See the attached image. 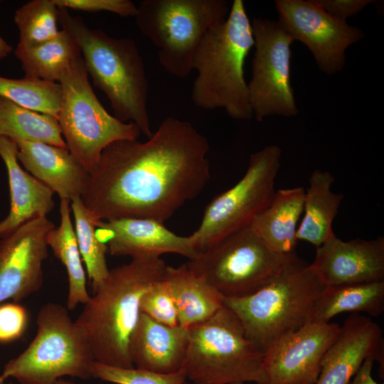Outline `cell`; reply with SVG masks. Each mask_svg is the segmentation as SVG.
<instances>
[{
	"label": "cell",
	"mask_w": 384,
	"mask_h": 384,
	"mask_svg": "<svg viewBox=\"0 0 384 384\" xmlns=\"http://www.w3.org/2000/svg\"><path fill=\"white\" fill-rule=\"evenodd\" d=\"M209 150L208 139L191 122L167 117L146 142L122 139L106 146L81 200L95 221L164 223L209 181Z\"/></svg>",
	"instance_id": "6da1fadb"
},
{
	"label": "cell",
	"mask_w": 384,
	"mask_h": 384,
	"mask_svg": "<svg viewBox=\"0 0 384 384\" xmlns=\"http://www.w3.org/2000/svg\"><path fill=\"white\" fill-rule=\"evenodd\" d=\"M166 266L161 257H145L132 259L128 264L110 270L75 321L94 361L122 368H134L129 343L142 314L141 299L163 278Z\"/></svg>",
	"instance_id": "7a4b0ae2"
},
{
	"label": "cell",
	"mask_w": 384,
	"mask_h": 384,
	"mask_svg": "<svg viewBox=\"0 0 384 384\" xmlns=\"http://www.w3.org/2000/svg\"><path fill=\"white\" fill-rule=\"evenodd\" d=\"M58 21L79 44L88 75L108 98L114 117L122 122H133L141 134L151 137L149 82L136 41L92 29L65 8L58 7Z\"/></svg>",
	"instance_id": "3957f363"
},
{
	"label": "cell",
	"mask_w": 384,
	"mask_h": 384,
	"mask_svg": "<svg viewBox=\"0 0 384 384\" xmlns=\"http://www.w3.org/2000/svg\"><path fill=\"white\" fill-rule=\"evenodd\" d=\"M253 46L251 23L244 3L234 0L226 20L209 28L196 50L193 70L197 75L191 99L196 107L223 108L233 119H252L244 65Z\"/></svg>",
	"instance_id": "277c9868"
},
{
	"label": "cell",
	"mask_w": 384,
	"mask_h": 384,
	"mask_svg": "<svg viewBox=\"0 0 384 384\" xmlns=\"http://www.w3.org/2000/svg\"><path fill=\"white\" fill-rule=\"evenodd\" d=\"M326 285L311 264L294 253L266 286L224 305L240 320L245 336L262 353L280 337L309 321L314 304Z\"/></svg>",
	"instance_id": "5b68a950"
},
{
	"label": "cell",
	"mask_w": 384,
	"mask_h": 384,
	"mask_svg": "<svg viewBox=\"0 0 384 384\" xmlns=\"http://www.w3.org/2000/svg\"><path fill=\"white\" fill-rule=\"evenodd\" d=\"M189 331L182 370L193 384H267L263 353L247 338L229 308L224 305Z\"/></svg>",
	"instance_id": "8992f818"
},
{
	"label": "cell",
	"mask_w": 384,
	"mask_h": 384,
	"mask_svg": "<svg viewBox=\"0 0 384 384\" xmlns=\"http://www.w3.org/2000/svg\"><path fill=\"white\" fill-rule=\"evenodd\" d=\"M229 12L225 0H142L134 17L140 32L156 47L163 68L186 78L203 36Z\"/></svg>",
	"instance_id": "52a82bcc"
},
{
	"label": "cell",
	"mask_w": 384,
	"mask_h": 384,
	"mask_svg": "<svg viewBox=\"0 0 384 384\" xmlns=\"http://www.w3.org/2000/svg\"><path fill=\"white\" fill-rule=\"evenodd\" d=\"M36 334L28 347L4 367L1 375L19 384H55L63 376L92 378L87 341L68 309L49 302L40 309Z\"/></svg>",
	"instance_id": "ba28073f"
},
{
	"label": "cell",
	"mask_w": 384,
	"mask_h": 384,
	"mask_svg": "<svg viewBox=\"0 0 384 384\" xmlns=\"http://www.w3.org/2000/svg\"><path fill=\"white\" fill-rule=\"evenodd\" d=\"M58 82L62 100L57 119L62 134L70 153L89 174L109 144L140 136L135 124L122 122L104 108L89 82L82 56L70 63Z\"/></svg>",
	"instance_id": "9c48e42d"
},
{
	"label": "cell",
	"mask_w": 384,
	"mask_h": 384,
	"mask_svg": "<svg viewBox=\"0 0 384 384\" xmlns=\"http://www.w3.org/2000/svg\"><path fill=\"white\" fill-rule=\"evenodd\" d=\"M294 253L274 252L249 225L220 240L186 265L225 299L242 298L273 280Z\"/></svg>",
	"instance_id": "30bf717a"
},
{
	"label": "cell",
	"mask_w": 384,
	"mask_h": 384,
	"mask_svg": "<svg viewBox=\"0 0 384 384\" xmlns=\"http://www.w3.org/2000/svg\"><path fill=\"white\" fill-rule=\"evenodd\" d=\"M282 151L268 145L252 154L243 177L207 206L198 229L189 235L198 253L240 229L270 203Z\"/></svg>",
	"instance_id": "8fae6325"
},
{
	"label": "cell",
	"mask_w": 384,
	"mask_h": 384,
	"mask_svg": "<svg viewBox=\"0 0 384 384\" xmlns=\"http://www.w3.org/2000/svg\"><path fill=\"white\" fill-rule=\"evenodd\" d=\"M255 50L247 83L250 104L257 122L267 117L298 113L291 85V45L294 39L278 21L262 18L251 22Z\"/></svg>",
	"instance_id": "7c38bea8"
},
{
	"label": "cell",
	"mask_w": 384,
	"mask_h": 384,
	"mask_svg": "<svg viewBox=\"0 0 384 384\" xmlns=\"http://www.w3.org/2000/svg\"><path fill=\"white\" fill-rule=\"evenodd\" d=\"M275 6L277 21L294 41L309 49L327 75L342 70L346 49L364 37L360 28L334 18L313 0H277Z\"/></svg>",
	"instance_id": "4fadbf2b"
},
{
	"label": "cell",
	"mask_w": 384,
	"mask_h": 384,
	"mask_svg": "<svg viewBox=\"0 0 384 384\" xmlns=\"http://www.w3.org/2000/svg\"><path fill=\"white\" fill-rule=\"evenodd\" d=\"M340 328L336 323L308 322L276 340L263 353L267 384H314Z\"/></svg>",
	"instance_id": "5bb4252c"
},
{
	"label": "cell",
	"mask_w": 384,
	"mask_h": 384,
	"mask_svg": "<svg viewBox=\"0 0 384 384\" xmlns=\"http://www.w3.org/2000/svg\"><path fill=\"white\" fill-rule=\"evenodd\" d=\"M55 228L46 216L31 220L0 240V304L38 292L48 257L47 237Z\"/></svg>",
	"instance_id": "9a60e30c"
},
{
	"label": "cell",
	"mask_w": 384,
	"mask_h": 384,
	"mask_svg": "<svg viewBox=\"0 0 384 384\" xmlns=\"http://www.w3.org/2000/svg\"><path fill=\"white\" fill-rule=\"evenodd\" d=\"M96 234L113 256L137 259L175 253L190 260L199 254L190 236L178 235L164 223L148 218L99 220L96 223Z\"/></svg>",
	"instance_id": "2e32d148"
},
{
	"label": "cell",
	"mask_w": 384,
	"mask_h": 384,
	"mask_svg": "<svg viewBox=\"0 0 384 384\" xmlns=\"http://www.w3.org/2000/svg\"><path fill=\"white\" fill-rule=\"evenodd\" d=\"M311 265L326 286L384 281V238L343 241L335 235L317 247Z\"/></svg>",
	"instance_id": "e0dca14e"
},
{
	"label": "cell",
	"mask_w": 384,
	"mask_h": 384,
	"mask_svg": "<svg viewBox=\"0 0 384 384\" xmlns=\"http://www.w3.org/2000/svg\"><path fill=\"white\" fill-rule=\"evenodd\" d=\"M383 331L370 318L353 313L325 353L314 384H349L368 357L381 360Z\"/></svg>",
	"instance_id": "ac0fdd59"
},
{
	"label": "cell",
	"mask_w": 384,
	"mask_h": 384,
	"mask_svg": "<svg viewBox=\"0 0 384 384\" xmlns=\"http://www.w3.org/2000/svg\"><path fill=\"white\" fill-rule=\"evenodd\" d=\"M189 329L159 323L141 314L129 343L134 368L160 373L182 369L189 341Z\"/></svg>",
	"instance_id": "d6986e66"
},
{
	"label": "cell",
	"mask_w": 384,
	"mask_h": 384,
	"mask_svg": "<svg viewBox=\"0 0 384 384\" xmlns=\"http://www.w3.org/2000/svg\"><path fill=\"white\" fill-rule=\"evenodd\" d=\"M17 159L32 176L60 199L70 201L82 195L90 174L68 149L40 142L18 141Z\"/></svg>",
	"instance_id": "ffe728a7"
},
{
	"label": "cell",
	"mask_w": 384,
	"mask_h": 384,
	"mask_svg": "<svg viewBox=\"0 0 384 384\" xmlns=\"http://www.w3.org/2000/svg\"><path fill=\"white\" fill-rule=\"evenodd\" d=\"M16 142L0 135V156L8 173L11 206L0 221V238L13 233L25 223L46 216L54 208V192L19 165Z\"/></svg>",
	"instance_id": "44dd1931"
},
{
	"label": "cell",
	"mask_w": 384,
	"mask_h": 384,
	"mask_svg": "<svg viewBox=\"0 0 384 384\" xmlns=\"http://www.w3.org/2000/svg\"><path fill=\"white\" fill-rule=\"evenodd\" d=\"M304 193L303 187L275 191L270 204L250 224L263 242L277 253L295 252L298 222L304 211Z\"/></svg>",
	"instance_id": "7402d4cb"
},
{
	"label": "cell",
	"mask_w": 384,
	"mask_h": 384,
	"mask_svg": "<svg viewBox=\"0 0 384 384\" xmlns=\"http://www.w3.org/2000/svg\"><path fill=\"white\" fill-rule=\"evenodd\" d=\"M174 301L178 325L191 329L213 316L224 306L225 298L186 263L166 266L163 277Z\"/></svg>",
	"instance_id": "603a6c76"
},
{
	"label": "cell",
	"mask_w": 384,
	"mask_h": 384,
	"mask_svg": "<svg viewBox=\"0 0 384 384\" xmlns=\"http://www.w3.org/2000/svg\"><path fill=\"white\" fill-rule=\"evenodd\" d=\"M335 181L328 171L314 170L305 191L304 216L297 231V240L319 247L335 235L332 225L343 196L332 191Z\"/></svg>",
	"instance_id": "cb8c5ba5"
},
{
	"label": "cell",
	"mask_w": 384,
	"mask_h": 384,
	"mask_svg": "<svg viewBox=\"0 0 384 384\" xmlns=\"http://www.w3.org/2000/svg\"><path fill=\"white\" fill-rule=\"evenodd\" d=\"M384 311V281L326 286L316 302L309 322L328 323L343 312Z\"/></svg>",
	"instance_id": "d4e9b609"
},
{
	"label": "cell",
	"mask_w": 384,
	"mask_h": 384,
	"mask_svg": "<svg viewBox=\"0 0 384 384\" xmlns=\"http://www.w3.org/2000/svg\"><path fill=\"white\" fill-rule=\"evenodd\" d=\"M25 76L59 82L70 63L82 56L75 38L62 29L53 38L14 50Z\"/></svg>",
	"instance_id": "484cf974"
},
{
	"label": "cell",
	"mask_w": 384,
	"mask_h": 384,
	"mask_svg": "<svg viewBox=\"0 0 384 384\" xmlns=\"http://www.w3.org/2000/svg\"><path fill=\"white\" fill-rule=\"evenodd\" d=\"M70 203L68 199H60V225L49 232L47 243L68 272L69 289L66 307L73 310L80 304H85L90 296L87 291L85 274L71 222Z\"/></svg>",
	"instance_id": "4316f807"
},
{
	"label": "cell",
	"mask_w": 384,
	"mask_h": 384,
	"mask_svg": "<svg viewBox=\"0 0 384 384\" xmlns=\"http://www.w3.org/2000/svg\"><path fill=\"white\" fill-rule=\"evenodd\" d=\"M0 135L14 142H40L68 149L55 117L23 107L1 95Z\"/></svg>",
	"instance_id": "83f0119b"
},
{
	"label": "cell",
	"mask_w": 384,
	"mask_h": 384,
	"mask_svg": "<svg viewBox=\"0 0 384 384\" xmlns=\"http://www.w3.org/2000/svg\"><path fill=\"white\" fill-rule=\"evenodd\" d=\"M0 95L23 107L57 119L62 88L58 82L33 77L11 79L0 76Z\"/></svg>",
	"instance_id": "f1b7e54d"
},
{
	"label": "cell",
	"mask_w": 384,
	"mask_h": 384,
	"mask_svg": "<svg viewBox=\"0 0 384 384\" xmlns=\"http://www.w3.org/2000/svg\"><path fill=\"white\" fill-rule=\"evenodd\" d=\"M75 220V232L82 260L85 262L92 293L107 277L110 270L106 261L107 245L96 234V223L81 198L70 201Z\"/></svg>",
	"instance_id": "f546056e"
},
{
	"label": "cell",
	"mask_w": 384,
	"mask_h": 384,
	"mask_svg": "<svg viewBox=\"0 0 384 384\" xmlns=\"http://www.w3.org/2000/svg\"><path fill=\"white\" fill-rule=\"evenodd\" d=\"M58 7L53 0H32L18 8L14 21L19 31L18 48H26L57 36Z\"/></svg>",
	"instance_id": "4dcf8cb0"
},
{
	"label": "cell",
	"mask_w": 384,
	"mask_h": 384,
	"mask_svg": "<svg viewBox=\"0 0 384 384\" xmlns=\"http://www.w3.org/2000/svg\"><path fill=\"white\" fill-rule=\"evenodd\" d=\"M92 377L115 384H184L186 377L183 370L174 373H160L132 368H122L105 365L93 361Z\"/></svg>",
	"instance_id": "1f68e13d"
},
{
	"label": "cell",
	"mask_w": 384,
	"mask_h": 384,
	"mask_svg": "<svg viewBox=\"0 0 384 384\" xmlns=\"http://www.w3.org/2000/svg\"><path fill=\"white\" fill-rule=\"evenodd\" d=\"M140 309L142 313L159 323L171 326L178 325L176 307L163 278L143 294Z\"/></svg>",
	"instance_id": "d6a6232c"
},
{
	"label": "cell",
	"mask_w": 384,
	"mask_h": 384,
	"mask_svg": "<svg viewBox=\"0 0 384 384\" xmlns=\"http://www.w3.org/2000/svg\"><path fill=\"white\" fill-rule=\"evenodd\" d=\"M28 321L27 310L18 302L0 304V343H9L21 338Z\"/></svg>",
	"instance_id": "836d02e7"
},
{
	"label": "cell",
	"mask_w": 384,
	"mask_h": 384,
	"mask_svg": "<svg viewBox=\"0 0 384 384\" xmlns=\"http://www.w3.org/2000/svg\"><path fill=\"white\" fill-rule=\"evenodd\" d=\"M59 8L96 12L105 11L122 17L135 16L137 6L130 0H53Z\"/></svg>",
	"instance_id": "e575fe53"
},
{
	"label": "cell",
	"mask_w": 384,
	"mask_h": 384,
	"mask_svg": "<svg viewBox=\"0 0 384 384\" xmlns=\"http://www.w3.org/2000/svg\"><path fill=\"white\" fill-rule=\"evenodd\" d=\"M313 1L334 18L346 22V18L359 13L372 0H313Z\"/></svg>",
	"instance_id": "d590c367"
},
{
	"label": "cell",
	"mask_w": 384,
	"mask_h": 384,
	"mask_svg": "<svg viewBox=\"0 0 384 384\" xmlns=\"http://www.w3.org/2000/svg\"><path fill=\"white\" fill-rule=\"evenodd\" d=\"M374 361V357L367 358L349 384H384L377 383L372 376V369Z\"/></svg>",
	"instance_id": "8d00e7d4"
},
{
	"label": "cell",
	"mask_w": 384,
	"mask_h": 384,
	"mask_svg": "<svg viewBox=\"0 0 384 384\" xmlns=\"http://www.w3.org/2000/svg\"><path fill=\"white\" fill-rule=\"evenodd\" d=\"M12 50V46L0 36V60L6 58Z\"/></svg>",
	"instance_id": "74e56055"
},
{
	"label": "cell",
	"mask_w": 384,
	"mask_h": 384,
	"mask_svg": "<svg viewBox=\"0 0 384 384\" xmlns=\"http://www.w3.org/2000/svg\"><path fill=\"white\" fill-rule=\"evenodd\" d=\"M55 384H74L73 382L70 381H66L63 379L58 380Z\"/></svg>",
	"instance_id": "f35d334b"
},
{
	"label": "cell",
	"mask_w": 384,
	"mask_h": 384,
	"mask_svg": "<svg viewBox=\"0 0 384 384\" xmlns=\"http://www.w3.org/2000/svg\"><path fill=\"white\" fill-rule=\"evenodd\" d=\"M5 380H6V378L1 375H0V384H4Z\"/></svg>",
	"instance_id": "ab89813d"
},
{
	"label": "cell",
	"mask_w": 384,
	"mask_h": 384,
	"mask_svg": "<svg viewBox=\"0 0 384 384\" xmlns=\"http://www.w3.org/2000/svg\"><path fill=\"white\" fill-rule=\"evenodd\" d=\"M184 384H191V383L186 382ZM231 384H243V383H231Z\"/></svg>",
	"instance_id": "60d3db41"
},
{
	"label": "cell",
	"mask_w": 384,
	"mask_h": 384,
	"mask_svg": "<svg viewBox=\"0 0 384 384\" xmlns=\"http://www.w3.org/2000/svg\"><path fill=\"white\" fill-rule=\"evenodd\" d=\"M9 384H12V383H9Z\"/></svg>",
	"instance_id": "b9f144b4"
}]
</instances>
